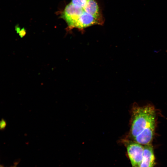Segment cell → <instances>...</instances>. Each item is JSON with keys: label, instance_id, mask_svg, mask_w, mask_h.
<instances>
[{"label": "cell", "instance_id": "6da1fadb", "mask_svg": "<svg viewBox=\"0 0 167 167\" xmlns=\"http://www.w3.org/2000/svg\"><path fill=\"white\" fill-rule=\"evenodd\" d=\"M132 114L131 137L134 141L143 145L151 143L156 126L154 107L150 105L135 106Z\"/></svg>", "mask_w": 167, "mask_h": 167}, {"label": "cell", "instance_id": "7a4b0ae2", "mask_svg": "<svg viewBox=\"0 0 167 167\" xmlns=\"http://www.w3.org/2000/svg\"><path fill=\"white\" fill-rule=\"evenodd\" d=\"M127 151L132 167L139 166L143 157V145L134 141L126 143Z\"/></svg>", "mask_w": 167, "mask_h": 167}, {"label": "cell", "instance_id": "3957f363", "mask_svg": "<svg viewBox=\"0 0 167 167\" xmlns=\"http://www.w3.org/2000/svg\"><path fill=\"white\" fill-rule=\"evenodd\" d=\"M84 11V8L76 6L71 2L65 7L62 17L69 27L74 28L79 16Z\"/></svg>", "mask_w": 167, "mask_h": 167}, {"label": "cell", "instance_id": "277c9868", "mask_svg": "<svg viewBox=\"0 0 167 167\" xmlns=\"http://www.w3.org/2000/svg\"><path fill=\"white\" fill-rule=\"evenodd\" d=\"M102 24L93 16L84 11L78 19L75 28L83 29L93 25Z\"/></svg>", "mask_w": 167, "mask_h": 167}, {"label": "cell", "instance_id": "5b68a950", "mask_svg": "<svg viewBox=\"0 0 167 167\" xmlns=\"http://www.w3.org/2000/svg\"><path fill=\"white\" fill-rule=\"evenodd\" d=\"M155 164V157L151 143L143 145V159L139 167H153Z\"/></svg>", "mask_w": 167, "mask_h": 167}, {"label": "cell", "instance_id": "8992f818", "mask_svg": "<svg viewBox=\"0 0 167 167\" xmlns=\"http://www.w3.org/2000/svg\"><path fill=\"white\" fill-rule=\"evenodd\" d=\"M84 9L86 12L92 15L103 24L102 15L97 3L95 0H88Z\"/></svg>", "mask_w": 167, "mask_h": 167}, {"label": "cell", "instance_id": "52a82bcc", "mask_svg": "<svg viewBox=\"0 0 167 167\" xmlns=\"http://www.w3.org/2000/svg\"><path fill=\"white\" fill-rule=\"evenodd\" d=\"M88 0H72L71 3L78 7L84 8Z\"/></svg>", "mask_w": 167, "mask_h": 167}, {"label": "cell", "instance_id": "ba28073f", "mask_svg": "<svg viewBox=\"0 0 167 167\" xmlns=\"http://www.w3.org/2000/svg\"><path fill=\"white\" fill-rule=\"evenodd\" d=\"M17 164L18 163H17V162H16L14 164V165H13V166L10 167H16L17 166Z\"/></svg>", "mask_w": 167, "mask_h": 167}, {"label": "cell", "instance_id": "9c48e42d", "mask_svg": "<svg viewBox=\"0 0 167 167\" xmlns=\"http://www.w3.org/2000/svg\"><path fill=\"white\" fill-rule=\"evenodd\" d=\"M0 167H4L0 163Z\"/></svg>", "mask_w": 167, "mask_h": 167}, {"label": "cell", "instance_id": "30bf717a", "mask_svg": "<svg viewBox=\"0 0 167 167\" xmlns=\"http://www.w3.org/2000/svg\"><path fill=\"white\" fill-rule=\"evenodd\" d=\"M135 167H139V166H135Z\"/></svg>", "mask_w": 167, "mask_h": 167}]
</instances>
